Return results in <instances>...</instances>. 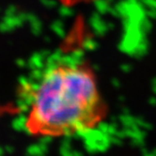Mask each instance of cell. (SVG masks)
I'll return each mask as SVG.
<instances>
[{"label":"cell","mask_w":156,"mask_h":156,"mask_svg":"<svg viewBox=\"0 0 156 156\" xmlns=\"http://www.w3.org/2000/svg\"><path fill=\"white\" fill-rule=\"evenodd\" d=\"M19 93L32 136H73L93 130L107 116L91 66L77 55L55 53L40 59L24 76Z\"/></svg>","instance_id":"1"},{"label":"cell","mask_w":156,"mask_h":156,"mask_svg":"<svg viewBox=\"0 0 156 156\" xmlns=\"http://www.w3.org/2000/svg\"><path fill=\"white\" fill-rule=\"evenodd\" d=\"M21 112V110L18 106H13L12 105H0V117L6 114H18Z\"/></svg>","instance_id":"2"},{"label":"cell","mask_w":156,"mask_h":156,"mask_svg":"<svg viewBox=\"0 0 156 156\" xmlns=\"http://www.w3.org/2000/svg\"><path fill=\"white\" fill-rule=\"evenodd\" d=\"M58 1L65 6H76L79 4H83V3H90L92 1H95V0H58Z\"/></svg>","instance_id":"3"}]
</instances>
